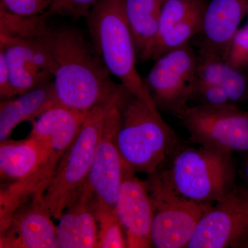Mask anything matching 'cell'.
I'll use <instances>...</instances> for the list:
<instances>
[{"label": "cell", "mask_w": 248, "mask_h": 248, "mask_svg": "<svg viewBox=\"0 0 248 248\" xmlns=\"http://www.w3.org/2000/svg\"><path fill=\"white\" fill-rule=\"evenodd\" d=\"M54 62L59 104L82 112L113 100L125 87L110 73L93 44L74 28L49 27L43 35Z\"/></svg>", "instance_id": "cell-1"}, {"label": "cell", "mask_w": 248, "mask_h": 248, "mask_svg": "<svg viewBox=\"0 0 248 248\" xmlns=\"http://www.w3.org/2000/svg\"><path fill=\"white\" fill-rule=\"evenodd\" d=\"M117 141L125 167L148 175L161 170L182 148L175 132L156 108L125 89L120 102Z\"/></svg>", "instance_id": "cell-2"}, {"label": "cell", "mask_w": 248, "mask_h": 248, "mask_svg": "<svg viewBox=\"0 0 248 248\" xmlns=\"http://www.w3.org/2000/svg\"><path fill=\"white\" fill-rule=\"evenodd\" d=\"M125 0H99L86 16L92 44L110 74L129 92L156 107L137 69V55Z\"/></svg>", "instance_id": "cell-3"}, {"label": "cell", "mask_w": 248, "mask_h": 248, "mask_svg": "<svg viewBox=\"0 0 248 248\" xmlns=\"http://www.w3.org/2000/svg\"><path fill=\"white\" fill-rule=\"evenodd\" d=\"M89 111L79 133L57 165L42 202L54 218H60L87 181L108 113L121 96Z\"/></svg>", "instance_id": "cell-4"}, {"label": "cell", "mask_w": 248, "mask_h": 248, "mask_svg": "<svg viewBox=\"0 0 248 248\" xmlns=\"http://www.w3.org/2000/svg\"><path fill=\"white\" fill-rule=\"evenodd\" d=\"M165 172L181 195L199 203L214 205L236 186L232 154L203 146L181 148Z\"/></svg>", "instance_id": "cell-5"}, {"label": "cell", "mask_w": 248, "mask_h": 248, "mask_svg": "<svg viewBox=\"0 0 248 248\" xmlns=\"http://www.w3.org/2000/svg\"><path fill=\"white\" fill-rule=\"evenodd\" d=\"M146 182L153 209L152 246L187 248L197 225L213 204L199 203L181 195L163 170L148 175Z\"/></svg>", "instance_id": "cell-6"}, {"label": "cell", "mask_w": 248, "mask_h": 248, "mask_svg": "<svg viewBox=\"0 0 248 248\" xmlns=\"http://www.w3.org/2000/svg\"><path fill=\"white\" fill-rule=\"evenodd\" d=\"M144 80L156 108L178 119L189 107L197 87L198 57L190 43L155 60Z\"/></svg>", "instance_id": "cell-7"}, {"label": "cell", "mask_w": 248, "mask_h": 248, "mask_svg": "<svg viewBox=\"0 0 248 248\" xmlns=\"http://www.w3.org/2000/svg\"><path fill=\"white\" fill-rule=\"evenodd\" d=\"M192 142L223 153H248V112L236 104L187 108L179 118Z\"/></svg>", "instance_id": "cell-8"}, {"label": "cell", "mask_w": 248, "mask_h": 248, "mask_svg": "<svg viewBox=\"0 0 248 248\" xmlns=\"http://www.w3.org/2000/svg\"><path fill=\"white\" fill-rule=\"evenodd\" d=\"M248 240V185H236L202 217L187 248H241Z\"/></svg>", "instance_id": "cell-9"}, {"label": "cell", "mask_w": 248, "mask_h": 248, "mask_svg": "<svg viewBox=\"0 0 248 248\" xmlns=\"http://www.w3.org/2000/svg\"><path fill=\"white\" fill-rule=\"evenodd\" d=\"M122 95L108 113L86 181L93 191L94 208L115 210L116 201L126 168L117 141Z\"/></svg>", "instance_id": "cell-10"}, {"label": "cell", "mask_w": 248, "mask_h": 248, "mask_svg": "<svg viewBox=\"0 0 248 248\" xmlns=\"http://www.w3.org/2000/svg\"><path fill=\"white\" fill-rule=\"evenodd\" d=\"M43 35L28 38L0 36L16 96L53 80V56Z\"/></svg>", "instance_id": "cell-11"}, {"label": "cell", "mask_w": 248, "mask_h": 248, "mask_svg": "<svg viewBox=\"0 0 248 248\" xmlns=\"http://www.w3.org/2000/svg\"><path fill=\"white\" fill-rule=\"evenodd\" d=\"M115 211L126 239L127 247H152L153 205L146 181L125 168L115 204Z\"/></svg>", "instance_id": "cell-12"}, {"label": "cell", "mask_w": 248, "mask_h": 248, "mask_svg": "<svg viewBox=\"0 0 248 248\" xmlns=\"http://www.w3.org/2000/svg\"><path fill=\"white\" fill-rule=\"evenodd\" d=\"M77 135L65 134L47 140L50 153L35 172L26 179L9 184H1L0 190V232L9 226L16 210L37 196L43 195L62 155Z\"/></svg>", "instance_id": "cell-13"}, {"label": "cell", "mask_w": 248, "mask_h": 248, "mask_svg": "<svg viewBox=\"0 0 248 248\" xmlns=\"http://www.w3.org/2000/svg\"><path fill=\"white\" fill-rule=\"evenodd\" d=\"M51 218L42 196H37L19 207L0 232V248H58L57 227Z\"/></svg>", "instance_id": "cell-14"}, {"label": "cell", "mask_w": 248, "mask_h": 248, "mask_svg": "<svg viewBox=\"0 0 248 248\" xmlns=\"http://www.w3.org/2000/svg\"><path fill=\"white\" fill-rule=\"evenodd\" d=\"M248 13V0H212L204 12L197 53L227 60L228 49Z\"/></svg>", "instance_id": "cell-15"}, {"label": "cell", "mask_w": 248, "mask_h": 248, "mask_svg": "<svg viewBox=\"0 0 248 248\" xmlns=\"http://www.w3.org/2000/svg\"><path fill=\"white\" fill-rule=\"evenodd\" d=\"M57 227L58 248H98L93 193L87 182L63 210Z\"/></svg>", "instance_id": "cell-16"}, {"label": "cell", "mask_w": 248, "mask_h": 248, "mask_svg": "<svg viewBox=\"0 0 248 248\" xmlns=\"http://www.w3.org/2000/svg\"><path fill=\"white\" fill-rule=\"evenodd\" d=\"M58 104L53 80L17 97L1 101L0 142L9 139L19 124L33 122Z\"/></svg>", "instance_id": "cell-17"}, {"label": "cell", "mask_w": 248, "mask_h": 248, "mask_svg": "<svg viewBox=\"0 0 248 248\" xmlns=\"http://www.w3.org/2000/svg\"><path fill=\"white\" fill-rule=\"evenodd\" d=\"M50 153V143L29 136L0 142V177L4 184L26 179L35 172Z\"/></svg>", "instance_id": "cell-18"}, {"label": "cell", "mask_w": 248, "mask_h": 248, "mask_svg": "<svg viewBox=\"0 0 248 248\" xmlns=\"http://www.w3.org/2000/svg\"><path fill=\"white\" fill-rule=\"evenodd\" d=\"M197 76L203 82L221 88L232 104L248 99V78L242 70L235 68L225 59L197 53Z\"/></svg>", "instance_id": "cell-19"}, {"label": "cell", "mask_w": 248, "mask_h": 248, "mask_svg": "<svg viewBox=\"0 0 248 248\" xmlns=\"http://www.w3.org/2000/svg\"><path fill=\"white\" fill-rule=\"evenodd\" d=\"M166 1L125 0V15L138 59L156 37L160 14Z\"/></svg>", "instance_id": "cell-20"}, {"label": "cell", "mask_w": 248, "mask_h": 248, "mask_svg": "<svg viewBox=\"0 0 248 248\" xmlns=\"http://www.w3.org/2000/svg\"><path fill=\"white\" fill-rule=\"evenodd\" d=\"M43 15L24 16L12 14L0 6V36L9 38H28L43 35L48 30Z\"/></svg>", "instance_id": "cell-21"}, {"label": "cell", "mask_w": 248, "mask_h": 248, "mask_svg": "<svg viewBox=\"0 0 248 248\" xmlns=\"http://www.w3.org/2000/svg\"><path fill=\"white\" fill-rule=\"evenodd\" d=\"M93 208L98 225V248H128L124 229L115 210Z\"/></svg>", "instance_id": "cell-22"}, {"label": "cell", "mask_w": 248, "mask_h": 248, "mask_svg": "<svg viewBox=\"0 0 248 248\" xmlns=\"http://www.w3.org/2000/svg\"><path fill=\"white\" fill-rule=\"evenodd\" d=\"M99 0H53L46 12V18L53 16H66L73 18L85 17Z\"/></svg>", "instance_id": "cell-23"}, {"label": "cell", "mask_w": 248, "mask_h": 248, "mask_svg": "<svg viewBox=\"0 0 248 248\" xmlns=\"http://www.w3.org/2000/svg\"><path fill=\"white\" fill-rule=\"evenodd\" d=\"M227 61L240 70L248 68V23L238 29L228 49Z\"/></svg>", "instance_id": "cell-24"}, {"label": "cell", "mask_w": 248, "mask_h": 248, "mask_svg": "<svg viewBox=\"0 0 248 248\" xmlns=\"http://www.w3.org/2000/svg\"><path fill=\"white\" fill-rule=\"evenodd\" d=\"M53 0H0V6L12 14L24 16L44 15Z\"/></svg>", "instance_id": "cell-25"}, {"label": "cell", "mask_w": 248, "mask_h": 248, "mask_svg": "<svg viewBox=\"0 0 248 248\" xmlns=\"http://www.w3.org/2000/svg\"><path fill=\"white\" fill-rule=\"evenodd\" d=\"M192 99H197L201 105L224 106L232 104L226 93L219 86L199 80Z\"/></svg>", "instance_id": "cell-26"}, {"label": "cell", "mask_w": 248, "mask_h": 248, "mask_svg": "<svg viewBox=\"0 0 248 248\" xmlns=\"http://www.w3.org/2000/svg\"><path fill=\"white\" fill-rule=\"evenodd\" d=\"M16 97L10 79L9 68L4 49L0 46V97L1 101Z\"/></svg>", "instance_id": "cell-27"}, {"label": "cell", "mask_w": 248, "mask_h": 248, "mask_svg": "<svg viewBox=\"0 0 248 248\" xmlns=\"http://www.w3.org/2000/svg\"><path fill=\"white\" fill-rule=\"evenodd\" d=\"M244 174L245 179H246V182H247L248 184V156L246 158L244 164Z\"/></svg>", "instance_id": "cell-28"}, {"label": "cell", "mask_w": 248, "mask_h": 248, "mask_svg": "<svg viewBox=\"0 0 248 248\" xmlns=\"http://www.w3.org/2000/svg\"><path fill=\"white\" fill-rule=\"evenodd\" d=\"M241 248H248V240L247 241H246V242H245L244 244L242 245V246H241Z\"/></svg>", "instance_id": "cell-29"}, {"label": "cell", "mask_w": 248, "mask_h": 248, "mask_svg": "<svg viewBox=\"0 0 248 248\" xmlns=\"http://www.w3.org/2000/svg\"><path fill=\"white\" fill-rule=\"evenodd\" d=\"M247 100H248V99H247Z\"/></svg>", "instance_id": "cell-30"}, {"label": "cell", "mask_w": 248, "mask_h": 248, "mask_svg": "<svg viewBox=\"0 0 248 248\" xmlns=\"http://www.w3.org/2000/svg\"></svg>", "instance_id": "cell-31"}]
</instances>
